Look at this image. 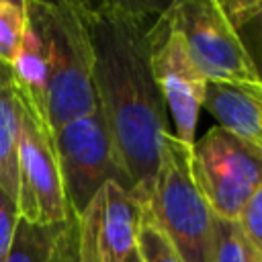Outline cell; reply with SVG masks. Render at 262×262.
Segmentation results:
<instances>
[{
	"instance_id": "cell-14",
	"label": "cell",
	"mask_w": 262,
	"mask_h": 262,
	"mask_svg": "<svg viewBox=\"0 0 262 262\" xmlns=\"http://www.w3.org/2000/svg\"><path fill=\"white\" fill-rule=\"evenodd\" d=\"M262 84V0H219Z\"/></svg>"
},
{
	"instance_id": "cell-10",
	"label": "cell",
	"mask_w": 262,
	"mask_h": 262,
	"mask_svg": "<svg viewBox=\"0 0 262 262\" xmlns=\"http://www.w3.org/2000/svg\"><path fill=\"white\" fill-rule=\"evenodd\" d=\"M203 106L246 145L262 154V84H209Z\"/></svg>"
},
{
	"instance_id": "cell-5",
	"label": "cell",
	"mask_w": 262,
	"mask_h": 262,
	"mask_svg": "<svg viewBox=\"0 0 262 262\" xmlns=\"http://www.w3.org/2000/svg\"><path fill=\"white\" fill-rule=\"evenodd\" d=\"M53 135L63 192L74 217L84 213L106 182H117L133 192L131 176L115 147L100 108L57 127Z\"/></svg>"
},
{
	"instance_id": "cell-12",
	"label": "cell",
	"mask_w": 262,
	"mask_h": 262,
	"mask_svg": "<svg viewBox=\"0 0 262 262\" xmlns=\"http://www.w3.org/2000/svg\"><path fill=\"white\" fill-rule=\"evenodd\" d=\"M12 82L18 92H23L39 108L47 111V61L41 37L33 23L27 18L25 33L10 66Z\"/></svg>"
},
{
	"instance_id": "cell-3",
	"label": "cell",
	"mask_w": 262,
	"mask_h": 262,
	"mask_svg": "<svg viewBox=\"0 0 262 262\" xmlns=\"http://www.w3.org/2000/svg\"><path fill=\"white\" fill-rule=\"evenodd\" d=\"M192 145L168 133L147 211L168 235L182 262H213L215 215L190 170Z\"/></svg>"
},
{
	"instance_id": "cell-16",
	"label": "cell",
	"mask_w": 262,
	"mask_h": 262,
	"mask_svg": "<svg viewBox=\"0 0 262 262\" xmlns=\"http://www.w3.org/2000/svg\"><path fill=\"white\" fill-rule=\"evenodd\" d=\"M137 254L141 262H182L180 254L162 231L154 215L147 211V207L143 211L141 227L137 233Z\"/></svg>"
},
{
	"instance_id": "cell-7",
	"label": "cell",
	"mask_w": 262,
	"mask_h": 262,
	"mask_svg": "<svg viewBox=\"0 0 262 262\" xmlns=\"http://www.w3.org/2000/svg\"><path fill=\"white\" fill-rule=\"evenodd\" d=\"M190 170L213 215L237 221L262 180V154L223 127H211L192 143Z\"/></svg>"
},
{
	"instance_id": "cell-9",
	"label": "cell",
	"mask_w": 262,
	"mask_h": 262,
	"mask_svg": "<svg viewBox=\"0 0 262 262\" xmlns=\"http://www.w3.org/2000/svg\"><path fill=\"white\" fill-rule=\"evenodd\" d=\"M143 211L145 205L117 182H106L94 194L76 221L96 262H123L137 248Z\"/></svg>"
},
{
	"instance_id": "cell-19",
	"label": "cell",
	"mask_w": 262,
	"mask_h": 262,
	"mask_svg": "<svg viewBox=\"0 0 262 262\" xmlns=\"http://www.w3.org/2000/svg\"><path fill=\"white\" fill-rule=\"evenodd\" d=\"M18 207H16V199H12L2 186H0V262L6 258L12 239H14V231L18 225Z\"/></svg>"
},
{
	"instance_id": "cell-8",
	"label": "cell",
	"mask_w": 262,
	"mask_h": 262,
	"mask_svg": "<svg viewBox=\"0 0 262 262\" xmlns=\"http://www.w3.org/2000/svg\"><path fill=\"white\" fill-rule=\"evenodd\" d=\"M147 37L151 74L168 113L174 119V137L192 145L209 80L192 61L180 33L166 12V4L151 20Z\"/></svg>"
},
{
	"instance_id": "cell-20",
	"label": "cell",
	"mask_w": 262,
	"mask_h": 262,
	"mask_svg": "<svg viewBox=\"0 0 262 262\" xmlns=\"http://www.w3.org/2000/svg\"><path fill=\"white\" fill-rule=\"evenodd\" d=\"M63 262H96V256L92 252V248L88 246V242L80 235L78 231V221L76 217L72 219V227L68 233V244H66V254H63Z\"/></svg>"
},
{
	"instance_id": "cell-17",
	"label": "cell",
	"mask_w": 262,
	"mask_h": 262,
	"mask_svg": "<svg viewBox=\"0 0 262 262\" xmlns=\"http://www.w3.org/2000/svg\"><path fill=\"white\" fill-rule=\"evenodd\" d=\"M213 262H250V246L237 221L215 217Z\"/></svg>"
},
{
	"instance_id": "cell-11",
	"label": "cell",
	"mask_w": 262,
	"mask_h": 262,
	"mask_svg": "<svg viewBox=\"0 0 262 262\" xmlns=\"http://www.w3.org/2000/svg\"><path fill=\"white\" fill-rule=\"evenodd\" d=\"M72 219L59 223H29L18 219L12 246L2 262H63Z\"/></svg>"
},
{
	"instance_id": "cell-4",
	"label": "cell",
	"mask_w": 262,
	"mask_h": 262,
	"mask_svg": "<svg viewBox=\"0 0 262 262\" xmlns=\"http://www.w3.org/2000/svg\"><path fill=\"white\" fill-rule=\"evenodd\" d=\"M14 84V82H12ZM18 143H16V207L18 217L29 223H59L72 217L61 170L57 160L55 135L47 111L31 102L16 90Z\"/></svg>"
},
{
	"instance_id": "cell-2",
	"label": "cell",
	"mask_w": 262,
	"mask_h": 262,
	"mask_svg": "<svg viewBox=\"0 0 262 262\" xmlns=\"http://www.w3.org/2000/svg\"><path fill=\"white\" fill-rule=\"evenodd\" d=\"M47 61V115L53 131L98 108L92 86V45L84 4L25 0Z\"/></svg>"
},
{
	"instance_id": "cell-6",
	"label": "cell",
	"mask_w": 262,
	"mask_h": 262,
	"mask_svg": "<svg viewBox=\"0 0 262 262\" xmlns=\"http://www.w3.org/2000/svg\"><path fill=\"white\" fill-rule=\"evenodd\" d=\"M166 12L209 84H260L219 0H176Z\"/></svg>"
},
{
	"instance_id": "cell-15",
	"label": "cell",
	"mask_w": 262,
	"mask_h": 262,
	"mask_svg": "<svg viewBox=\"0 0 262 262\" xmlns=\"http://www.w3.org/2000/svg\"><path fill=\"white\" fill-rule=\"evenodd\" d=\"M27 25L25 0H0V63L12 66Z\"/></svg>"
},
{
	"instance_id": "cell-21",
	"label": "cell",
	"mask_w": 262,
	"mask_h": 262,
	"mask_svg": "<svg viewBox=\"0 0 262 262\" xmlns=\"http://www.w3.org/2000/svg\"><path fill=\"white\" fill-rule=\"evenodd\" d=\"M250 246V244H248ZM250 262H262V250L250 246Z\"/></svg>"
},
{
	"instance_id": "cell-18",
	"label": "cell",
	"mask_w": 262,
	"mask_h": 262,
	"mask_svg": "<svg viewBox=\"0 0 262 262\" xmlns=\"http://www.w3.org/2000/svg\"><path fill=\"white\" fill-rule=\"evenodd\" d=\"M250 246L262 250V180L248 199L239 219H237Z\"/></svg>"
},
{
	"instance_id": "cell-22",
	"label": "cell",
	"mask_w": 262,
	"mask_h": 262,
	"mask_svg": "<svg viewBox=\"0 0 262 262\" xmlns=\"http://www.w3.org/2000/svg\"><path fill=\"white\" fill-rule=\"evenodd\" d=\"M123 262H141V258H139V254H137V248H135V250H133V252H131Z\"/></svg>"
},
{
	"instance_id": "cell-13",
	"label": "cell",
	"mask_w": 262,
	"mask_h": 262,
	"mask_svg": "<svg viewBox=\"0 0 262 262\" xmlns=\"http://www.w3.org/2000/svg\"><path fill=\"white\" fill-rule=\"evenodd\" d=\"M16 143H18V106L10 66L0 63V186L16 199Z\"/></svg>"
},
{
	"instance_id": "cell-1",
	"label": "cell",
	"mask_w": 262,
	"mask_h": 262,
	"mask_svg": "<svg viewBox=\"0 0 262 262\" xmlns=\"http://www.w3.org/2000/svg\"><path fill=\"white\" fill-rule=\"evenodd\" d=\"M92 45V86L133 196L147 205L168 129V108L149 63V25L164 4L82 2Z\"/></svg>"
}]
</instances>
